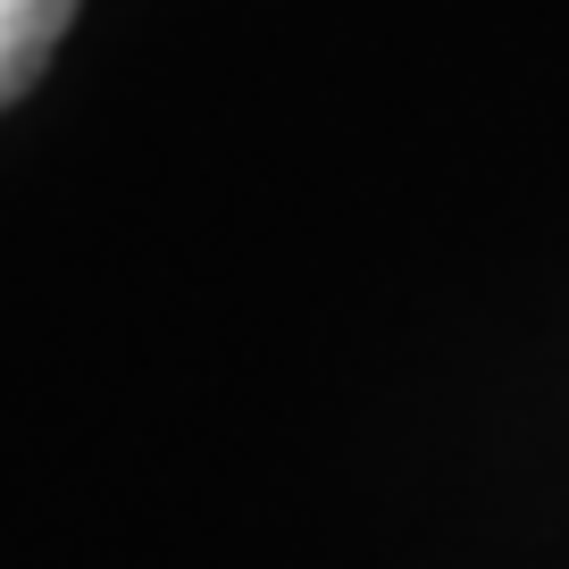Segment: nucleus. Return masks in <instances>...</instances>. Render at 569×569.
<instances>
[{
  "label": "nucleus",
  "instance_id": "f257e3e1",
  "mask_svg": "<svg viewBox=\"0 0 569 569\" xmlns=\"http://www.w3.org/2000/svg\"><path fill=\"white\" fill-rule=\"evenodd\" d=\"M68 26H76V0H0V109L42 84Z\"/></svg>",
  "mask_w": 569,
  "mask_h": 569
}]
</instances>
